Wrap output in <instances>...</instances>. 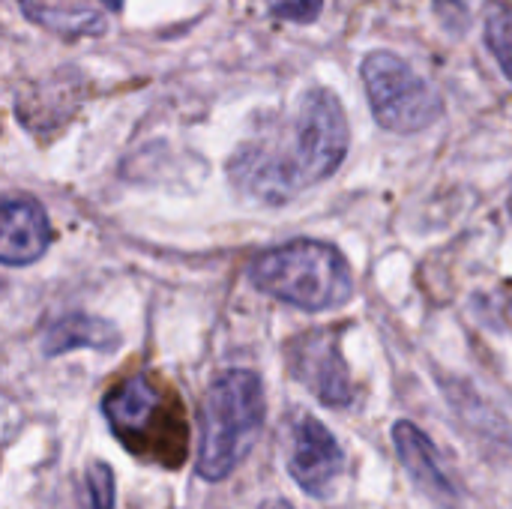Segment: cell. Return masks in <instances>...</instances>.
Wrapping results in <instances>:
<instances>
[{
	"label": "cell",
	"instance_id": "1",
	"mask_svg": "<svg viewBox=\"0 0 512 509\" xmlns=\"http://www.w3.org/2000/svg\"><path fill=\"white\" fill-rule=\"evenodd\" d=\"M348 153V120L327 87H309L294 108L246 141L228 162L234 189L261 204H285L339 171Z\"/></svg>",
	"mask_w": 512,
	"mask_h": 509
},
{
	"label": "cell",
	"instance_id": "2",
	"mask_svg": "<svg viewBox=\"0 0 512 509\" xmlns=\"http://www.w3.org/2000/svg\"><path fill=\"white\" fill-rule=\"evenodd\" d=\"M267 417L264 384L249 369H228L213 378L198 414V477L222 483L255 447Z\"/></svg>",
	"mask_w": 512,
	"mask_h": 509
},
{
	"label": "cell",
	"instance_id": "3",
	"mask_svg": "<svg viewBox=\"0 0 512 509\" xmlns=\"http://www.w3.org/2000/svg\"><path fill=\"white\" fill-rule=\"evenodd\" d=\"M249 279L258 291L306 312L339 309L354 294L348 258L321 240H291L261 252L249 267Z\"/></svg>",
	"mask_w": 512,
	"mask_h": 509
},
{
	"label": "cell",
	"instance_id": "4",
	"mask_svg": "<svg viewBox=\"0 0 512 509\" xmlns=\"http://www.w3.org/2000/svg\"><path fill=\"white\" fill-rule=\"evenodd\" d=\"M168 399L171 393L147 375H135L102 399V414L132 456L177 468L186 456V423L180 405L168 408Z\"/></svg>",
	"mask_w": 512,
	"mask_h": 509
},
{
	"label": "cell",
	"instance_id": "5",
	"mask_svg": "<svg viewBox=\"0 0 512 509\" xmlns=\"http://www.w3.org/2000/svg\"><path fill=\"white\" fill-rule=\"evenodd\" d=\"M360 78L372 117L387 132L414 135L438 123L444 114L441 93L393 51H369L360 63Z\"/></svg>",
	"mask_w": 512,
	"mask_h": 509
},
{
	"label": "cell",
	"instance_id": "6",
	"mask_svg": "<svg viewBox=\"0 0 512 509\" xmlns=\"http://www.w3.org/2000/svg\"><path fill=\"white\" fill-rule=\"evenodd\" d=\"M288 366L297 381H303L315 399L327 408H348L354 402L351 372L339 354V345L330 333L315 330L291 342Z\"/></svg>",
	"mask_w": 512,
	"mask_h": 509
},
{
	"label": "cell",
	"instance_id": "7",
	"mask_svg": "<svg viewBox=\"0 0 512 509\" xmlns=\"http://www.w3.org/2000/svg\"><path fill=\"white\" fill-rule=\"evenodd\" d=\"M288 474L312 498H327L345 474V453L339 441L315 417H297L291 429Z\"/></svg>",
	"mask_w": 512,
	"mask_h": 509
},
{
	"label": "cell",
	"instance_id": "8",
	"mask_svg": "<svg viewBox=\"0 0 512 509\" xmlns=\"http://www.w3.org/2000/svg\"><path fill=\"white\" fill-rule=\"evenodd\" d=\"M393 447L405 465V471L414 477V483L441 507L456 509L462 504V492L459 486L453 483V477L447 474L444 462H441V453L438 447L432 444V438L417 429L414 423L402 420L393 426Z\"/></svg>",
	"mask_w": 512,
	"mask_h": 509
},
{
	"label": "cell",
	"instance_id": "9",
	"mask_svg": "<svg viewBox=\"0 0 512 509\" xmlns=\"http://www.w3.org/2000/svg\"><path fill=\"white\" fill-rule=\"evenodd\" d=\"M51 222L39 201L6 198L0 201V264L27 267L48 252Z\"/></svg>",
	"mask_w": 512,
	"mask_h": 509
},
{
	"label": "cell",
	"instance_id": "10",
	"mask_svg": "<svg viewBox=\"0 0 512 509\" xmlns=\"http://www.w3.org/2000/svg\"><path fill=\"white\" fill-rule=\"evenodd\" d=\"M120 333L111 321L87 315V312H72L48 324L42 333V354L45 357H63L69 351L81 348H96V351H117Z\"/></svg>",
	"mask_w": 512,
	"mask_h": 509
},
{
	"label": "cell",
	"instance_id": "11",
	"mask_svg": "<svg viewBox=\"0 0 512 509\" xmlns=\"http://www.w3.org/2000/svg\"><path fill=\"white\" fill-rule=\"evenodd\" d=\"M486 45L501 63L504 75L512 81V6L489 3L486 9Z\"/></svg>",
	"mask_w": 512,
	"mask_h": 509
},
{
	"label": "cell",
	"instance_id": "12",
	"mask_svg": "<svg viewBox=\"0 0 512 509\" xmlns=\"http://www.w3.org/2000/svg\"><path fill=\"white\" fill-rule=\"evenodd\" d=\"M117 486L114 471L105 462H90L81 483V509H114Z\"/></svg>",
	"mask_w": 512,
	"mask_h": 509
},
{
	"label": "cell",
	"instance_id": "13",
	"mask_svg": "<svg viewBox=\"0 0 512 509\" xmlns=\"http://www.w3.org/2000/svg\"><path fill=\"white\" fill-rule=\"evenodd\" d=\"M267 9H270V15H276L282 21L312 24L321 15L324 0H267Z\"/></svg>",
	"mask_w": 512,
	"mask_h": 509
},
{
	"label": "cell",
	"instance_id": "14",
	"mask_svg": "<svg viewBox=\"0 0 512 509\" xmlns=\"http://www.w3.org/2000/svg\"><path fill=\"white\" fill-rule=\"evenodd\" d=\"M435 6V15L441 18V24L453 33V36H462L471 24V6L468 0H432Z\"/></svg>",
	"mask_w": 512,
	"mask_h": 509
},
{
	"label": "cell",
	"instance_id": "15",
	"mask_svg": "<svg viewBox=\"0 0 512 509\" xmlns=\"http://www.w3.org/2000/svg\"><path fill=\"white\" fill-rule=\"evenodd\" d=\"M258 509H294L288 501H282V498H273V501H264Z\"/></svg>",
	"mask_w": 512,
	"mask_h": 509
},
{
	"label": "cell",
	"instance_id": "16",
	"mask_svg": "<svg viewBox=\"0 0 512 509\" xmlns=\"http://www.w3.org/2000/svg\"><path fill=\"white\" fill-rule=\"evenodd\" d=\"M123 3H126V0H102V6H105V9H111V12H120V9H123Z\"/></svg>",
	"mask_w": 512,
	"mask_h": 509
},
{
	"label": "cell",
	"instance_id": "17",
	"mask_svg": "<svg viewBox=\"0 0 512 509\" xmlns=\"http://www.w3.org/2000/svg\"><path fill=\"white\" fill-rule=\"evenodd\" d=\"M3 288H6V285H3V282H0V297H3Z\"/></svg>",
	"mask_w": 512,
	"mask_h": 509
},
{
	"label": "cell",
	"instance_id": "18",
	"mask_svg": "<svg viewBox=\"0 0 512 509\" xmlns=\"http://www.w3.org/2000/svg\"><path fill=\"white\" fill-rule=\"evenodd\" d=\"M510 216H512V198H510Z\"/></svg>",
	"mask_w": 512,
	"mask_h": 509
}]
</instances>
